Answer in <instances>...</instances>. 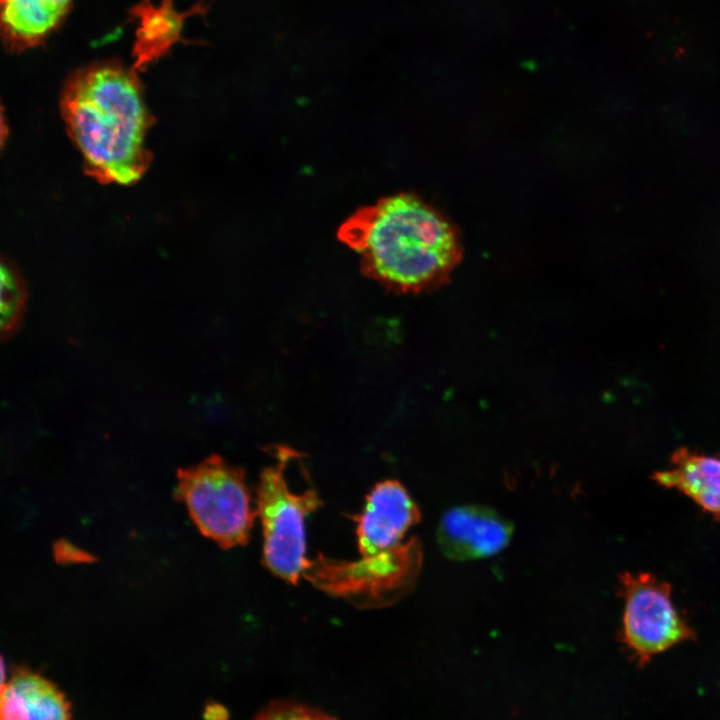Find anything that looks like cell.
I'll return each instance as SVG.
<instances>
[{
    "instance_id": "6da1fadb",
    "label": "cell",
    "mask_w": 720,
    "mask_h": 720,
    "mask_svg": "<svg viewBox=\"0 0 720 720\" xmlns=\"http://www.w3.org/2000/svg\"><path fill=\"white\" fill-rule=\"evenodd\" d=\"M338 237L359 256L367 276L399 292L439 285L461 255L454 225L408 193L359 209L341 225Z\"/></svg>"
},
{
    "instance_id": "7a4b0ae2",
    "label": "cell",
    "mask_w": 720,
    "mask_h": 720,
    "mask_svg": "<svg viewBox=\"0 0 720 720\" xmlns=\"http://www.w3.org/2000/svg\"><path fill=\"white\" fill-rule=\"evenodd\" d=\"M61 113L85 173L99 183L132 185L149 168L145 138L152 118L126 69L98 64L75 74L64 88Z\"/></svg>"
},
{
    "instance_id": "3957f363",
    "label": "cell",
    "mask_w": 720,
    "mask_h": 720,
    "mask_svg": "<svg viewBox=\"0 0 720 720\" xmlns=\"http://www.w3.org/2000/svg\"><path fill=\"white\" fill-rule=\"evenodd\" d=\"M275 462L260 474L256 512L263 532V564L275 576L296 585L308 561L305 520L322 501L315 488L293 492L285 477L287 464L301 454L287 446L269 448Z\"/></svg>"
},
{
    "instance_id": "277c9868",
    "label": "cell",
    "mask_w": 720,
    "mask_h": 720,
    "mask_svg": "<svg viewBox=\"0 0 720 720\" xmlns=\"http://www.w3.org/2000/svg\"><path fill=\"white\" fill-rule=\"evenodd\" d=\"M176 476L173 496L185 504L203 536L225 550L249 542L257 512L242 468L212 454L179 468Z\"/></svg>"
},
{
    "instance_id": "5b68a950",
    "label": "cell",
    "mask_w": 720,
    "mask_h": 720,
    "mask_svg": "<svg viewBox=\"0 0 720 720\" xmlns=\"http://www.w3.org/2000/svg\"><path fill=\"white\" fill-rule=\"evenodd\" d=\"M419 541L411 538L373 555L347 561L319 553L308 559L303 577L330 596L342 598L358 608H380L408 594L421 567Z\"/></svg>"
},
{
    "instance_id": "8992f818",
    "label": "cell",
    "mask_w": 720,
    "mask_h": 720,
    "mask_svg": "<svg viewBox=\"0 0 720 720\" xmlns=\"http://www.w3.org/2000/svg\"><path fill=\"white\" fill-rule=\"evenodd\" d=\"M624 599L621 640L632 660L643 667L676 644L695 639L694 630L671 600V587L650 573L620 576Z\"/></svg>"
},
{
    "instance_id": "52a82bcc",
    "label": "cell",
    "mask_w": 720,
    "mask_h": 720,
    "mask_svg": "<svg viewBox=\"0 0 720 720\" xmlns=\"http://www.w3.org/2000/svg\"><path fill=\"white\" fill-rule=\"evenodd\" d=\"M354 518L359 553L368 556L400 544L420 514L400 482L385 480L374 485L361 513Z\"/></svg>"
},
{
    "instance_id": "ba28073f",
    "label": "cell",
    "mask_w": 720,
    "mask_h": 720,
    "mask_svg": "<svg viewBox=\"0 0 720 720\" xmlns=\"http://www.w3.org/2000/svg\"><path fill=\"white\" fill-rule=\"evenodd\" d=\"M511 528L494 512L477 507H459L443 517L438 540L446 556L466 560L493 555L509 542Z\"/></svg>"
},
{
    "instance_id": "9c48e42d",
    "label": "cell",
    "mask_w": 720,
    "mask_h": 720,
    "mask_svg": "<svg viewBox=\"0 0 720 720\" xmlns=\"http://www.w3.org/2000/svg\"><path fill=\"white\" fill-rule=\"evenodd\" d=\"M651 478L683 493L720 521V456L680 447L672 453L668 467Z\"/></svg>"
},
{
    "instance_id": "30bf717a",
    "label": "cell",
    "mask_w": 720,
    "mask_h": 720,
    "mask_svg": "<svg viewBox=\"0 0 720 720\" xmlns=\"http://www.w3.org/2000/svg\"><path fill=\"white\" fill-rule=\"evenodd\" d=\"M1 719H70L71 707L54 683L26 668L1 686Z\"/></svg>"
},
{
    "instance_id": "8fae6325",
    "label": "cell",
    "mask_w": 720,
    "mask_h": 720,
    "mask_svg": "<svg viewBox=\"0 0 720 720\" xmlns=\"http://www.w3.org/2000/svg\"><path fill=\"white\" fill-rule=\"evenodd\" d=\"M71 0H1V19L10 40L32 45L65 15Z\"/></svg>"
},
{
    "instance_id": "7c38bea8",
    "label": "cell",
    "mask_w": 720,
    "mask_h": 720,
    "mask_svg": "<svg viewBox=\"0 0 720 720\" xmlns=\"http://www.w3.org/2000/svg\"><path fill=\"white\" fill-rule=\"evenodd\" d=\"M27 298L26 286L16 267L5 257L1 261V338L13 336L22 322Z\"/></svg>"
},
{
    "instance_id": "4fadbf2b",
    "label": "cell",
    "mask_w": 720,
    "mask_h": 720,
    "mask_svg": "<svg viewBox=\"0 0 720 720\" xmlns=\"http://www.w3.org/2000/svg\"><path fill=\"white\" fill-rule=\"evenodd\" d=\"M256 719H333L325 711L290 700H275L264 706L255 716Z\"/></svg>"
}]
</instances>
